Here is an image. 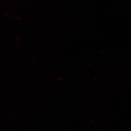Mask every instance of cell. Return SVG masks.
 I'll list each match as a JSON object with an SVG mask.
<instances>
[]
</instances>
